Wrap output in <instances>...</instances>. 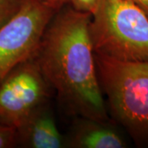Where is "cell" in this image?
Here are the masks:
<instances>
[{
    "label": "cell",
    "mask_w": 148,
    "mask_h": 148,
    "mask_svg": "<svg viewBox=\"0 0 148 148\" xmlns=\"http://www.w3.org/2000/svg\"><path fill=\"white\" fill-rule=\"evenodd\" d=\"M130 1H132L138 7H140L148 16V0H130Z\"/></svg>",
    "instance_id": "7c38bea8"
},
{
    "label": "cell",
    "mask_w": 148,
    "mask_h": 148,
    "mask_svg": "<svg viewBox=\"0 0 148 148\" xmlns=\"http://www.w3.org/2000/svg\"><path fill=\"white\" fill-rule=\"evenodd\" d=\"M101 0H69V3L76 10L89 13L91 16L97 11Z\"/></svg>",
    "instance_id": "30bf717a"
},
{
    "label": "cell",
    "mask_w": 148,
    "mask_h": 148,
    "mask_svg": "<svg viewBox=\"0 0 148 148\" xmlns=\"http://www.w3.org/2000/svg\"><path fill=\"white\" fill-rule=\"evenodd\" d=\"M82 119L67 143L70 147L123 148L127 146L120 134L106 122Z\"/></svg>",
    "instance_id": "52a82bcc"
},
{
    "label": "cell",
    "mask_w": 148,
    "mask_h": 148,
    "mask_svg": "<svg viewBox=\"0 0 148 148\" xmlns=\"http://www.w3.org/2000/svg\"><path fill=\"white\" fill-rule=\"evenodd\" d=\"M90 32L96 55L148 61V16L130 0H101Z\"/></svg>",
    "instance_id": "7a4b0ae2"
},
{
    "label": "cell",
    "mask_w": 148,
    "mask_h": 148,
    "mask_svg": "<svg viewBox=\"0 0 148 148\" xmlns=\"http://www.w3.org/2000/svg\"><path fill=\"white\" fill-rule=\"evenodd\" d=\"M18 143L32 148H62L65 138L45 104L40 106L17 128Z\"/></svg>",
    "instance_id": "8992f818"
},
{
    "label": "cell",
    "mask_w": 148,
    "mask_h": 148,
    "mask_svg": "<svg viewBox=\"0 0 148 148\" xmlns=\"http://www.w3.org/2000/svg\"><path fill=\"white\" fill-rule=\"evenodd\" d=\"M91 15L72 7L53 16L35 57L48 84L73 114L106 122L108 112L91 40Z\"/></svg>",
    "instance_id": "6da1fadb"
},
{
    "label": "cell",
    "mask_w": 148,
    "mask_h": 148,
    "mask_svg": "<svg viewBox=\"0 0 148 148\" xmlns=\"http://www.w3.org/2000/svg\"><path fill=\"white\" fill-rule=\"evenodd\" d=\"M58 11L40 0H24L0 28V81L36 57L49 22Z\"/></svg>",
    "instance_id": "277c9868"
},
{
    "label": "cell",
    "mask_w": 148,
    "mask_h": 148,
    "mask_svg": "<svg viewBox=\"0 0 148 148\" xmlns=\"http://www.w3.org/2000/svg\"><path fill=\"white\" fill-rule=\"evenodd\" d=\"M102 91L117 120L138 140L148 139V61L95 54Z\"/></svg>",
    "instance_id": "3957f363"
},
{
    "label": "cell",
    "mask_w": 148,
    "mask_h": 148,
    "mask_svg": "<svg viewBox=\"0 0 148 148\" xmlns=\"http://www.w3.org/2000/svg\"><path fill=\"white\" fill-rule=\"evenodd\" d=\"M49 87L35 58L17 66L0 81V123L21 127L45 104Z\"/></svg>",
    "instance_id": "5b68a950"
},
{
    "label": "cell",
    "mask_w": 148,
    "mask_h": 148,
    "mask_svg": "<svg viewBox=\"0 0 148 148\" xmlns=\"http://www.w3.org/2000/svg\"><path fill=\"white\" fill-rule=\"evenodd\" d=\"M18 143L17 129L8 124L0 123V148H10Z\"/></svg>",
    "instance_id": "ba28073f"
},
{
    "label": "cell",
    "mask_w": 148,
    "mask_h": 148,
    "mask_svg": "<svg viewBox=\"0 0 148 148\" xmlns=\"http://www.w3.org/2000/svg\"><path fill=\"white\" fill-rule=\"evenodd\" d=\"M24 0H0V28L20 8Z\"/></svg>",
    "instance_id": "9c48e42d"
},
{
    "label": "cell",
    "mask_w": 148,
    "mask_h": 148,
    "mask_svg": "<svg viewBox=\"0 0 148 148\" xmlns=\"http://www.w3.org/2000/svg\"><path fill=\"white\" fill-rule=\"evenodd\" d=\"M40 1L56 11L60 10L67 3H69V0H40Z\"/></svg>",
    "instance_id": "8fae6325"
}]
</instances>
